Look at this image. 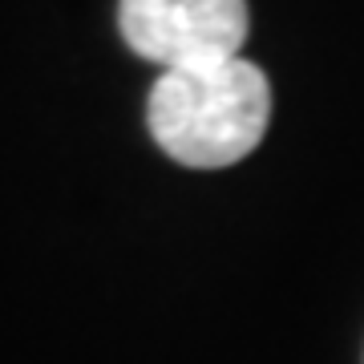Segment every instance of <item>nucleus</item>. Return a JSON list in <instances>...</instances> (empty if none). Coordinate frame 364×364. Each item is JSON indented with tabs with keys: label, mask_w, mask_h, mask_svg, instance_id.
I'll return each instance as SVG.
<instances>
[{
	"label": "nucleus",
	"mask_w": 364,
	"mask_h": 364,
	"mask_svg": "<svg viewBox=\"0 0 364 364\" xmlns=\"http://www.w3.org/2000/svg\"><path fill=\"white\" fill-rule=\"evenodd\" d=\"M146 122L158 150L178 166L223 170L263 142L272 122V85L255 61L231 57L215 65L158 73Z\"/></svg>",
	"instance_id": "f257e3e1"
},
{
	"label": "nucleus",
	"mask_w": 364,
	"mask_h": 364,
	"mask_svg": "<svg viewBox=\"0 0 364 364\" xmlns=\"http://www.w3.org/2000/svg\"><path fill=\"white\" fill-rule=\"evenodd\" d=\"M117 28L162 73L239 57L251 28L247 0H122Z\"/></svg>",
	"instance_id": "f03ea898"
}]
</instances>
